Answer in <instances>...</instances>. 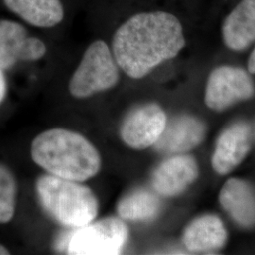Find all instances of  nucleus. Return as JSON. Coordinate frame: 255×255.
I'll return each instance as SVG.
<instances>
[{
    "instance_id": "nucleus-16",
    "label": "nucleus",
    "mask_w": 255,
    "mask_h": 255,
    "mask_svg": "<svg viewBox=\"0 0 255 255\" xmlns=\"http://www.w3.org/2000/svg\"><path fill=\"white\" fill-rule=\"evenodd\" d=\"M17 183L9 168L0 164V223H8L16 207Z\"/></svg>"
},
{
    "instance_id": "nucleus-21",
    "label": "nucleus",
    "mask_w": 255,
    "mask_h": 255,
    "mask_svg": "<svg viewBox=\"0 0 255 255\" xmlns=\"http://www.w3.org/2000/svg\"><path fill=\"white\" fill-rule=\"evenodd\" d=\"M248 69L250 73L255 74V47L253 53L250 56L249 63H248Z\"/></svg>"
},
{
    "instance_id": "nucleus-8",
    "label": "nucleus",
    "mask_w": 255,
    "mask_h": 255,
    "mask_svg": "<svg viewBox=\"0 0 255 255\" xmlns=\"http://www.w3.org/2000/svg\"><path fill=\"white\" fill-rule=\"evenodd\" d=\"M199 176L196 160L188 155H175L159 164L151 176L154 191L173 197L184 191Z\"/></svg>"
},
{
    "instance_id": "nucleus-1",
    "label": "nucleus",
    "mask_w": 255,
    "mask_h": 255,
    "mask_svg": "<svg viewBox=\"0 0 255 255\" xmlns=\"http://www.w3.org/2000/svg\"><path fill=\"white\" fill-rule=\"evenodd\" d=\"M185 46L182 24L164 11L142 12L128 19L113 37L112 52L129 78H144L171 60Z\"/></svg>"
},
{
    "instance_id": "nucleus-2",
    "label": "nucleus",
    "mask_w": 255,
    "mask_h": 255,
    "mask_svg": "<svg viewBox=\"0 0 255 255\" xmlns=\"http://www.w3.org/2000/svg\"><path fill=\"white\" fill-rule=\"evenodd\" d=\"M35 164L50 175L75 182H86L100 172L99 150L85 137L66 128L40 133L31 144Z\"/></svg>"
},
{
    "instance_id": "nucleus-20",
    "label": "nucleus",
    "mask_w": 255,
    "mask_h": 255,
    "mask_svg": "<svg viewBox=\"0 0 255 255\" xmlns=\"http://www.w3.org/2000/svg\"><path fill=\"white\" fill-rule=\"evenodd\" d=\"M7 93V82L4 76L3 69L0 68V103L4 101Z\"/></svg>"
},
{
    "instance_id": "nucleus-19",
    "label": "nucleus",
    "mask_w": 255,
    "mask_h": 255,
    "mask_svg": "<svg viewBox=\"0 0 255 255\" xmlns=\"http://www.w3.org/2000/svg\"><path fill=\"white\" fill-rule=\"evenodd\" d=\"M73 229L70 228V230L64 231L56 238L54 246L57 251H59V252H64V251L66 252L67 251V246H68Z\"/></svg>"
},
{
    "instance_id": "nucleus-5",
    "label": "nucleus",
    "mask_w": 255,
    "mask_h": 255,
    "mask_svg": "<svg viewBox=\"0 0 255 255\" xmlns=\"http://www.w3.org/2000/svg\"><path fill=\"white\" fill-rule=\"evenodd\" d=\"M128 237L123 219L108 217L73 229L67 246L68 255H119Z\"/></svg>"
},
{
    "instance_id": "nucleus-14",
    "label": "nucleus",
    "mask_w": 255,
    "mask_h": 255,
    "mask_svg": "<svg viewBox=\"0 0 255 255\" xmlns=\"http://www.w3.org/2000/svg\"><path fill=\"white\" fill-rule=\"evenodd\" d=\"M9 10L26 23L37 27H53L64 17L61 0H3Z\"/></svg>"
},
{
    "instance_id": "nucleus-17",
    "label": "nucleus",
    "mask_w": 255,
    "mask_h": 255,
    "mask_svg": "<svg viewBox=\"0 0 255 255\" xmlns=\"http://www.w3.org/2000/svg\"><path fill=\"white\" fill-rule=\"evenodd\" d=\"M28 38L27 29L23 25L7 19L0 20V44L17 61L22 60Z\"/></svg>"
},
{
    "instance_id": "nucleus-7",
    "label": "nucleus",
    "mask_w": 255,
    "mask_h": 255,
    "mask_svg": "<svg viewBox=\"0 0 255 255\" xmlns=\"http://www.w3.org/2000/svg\"><path fill=\"white\" fill-rule=\"evenodd\" d=\"M166 122L164 110L155 103H146L128 114L121 125L120 135L128 146L145 149L154 146L162 135Z\"/></svg>"
},
{
    "instance_id": "nucleus-18",
    "label": "nucleus",
    "mask_w": 255,
    "mask_h": 255,
    "mask_svg": "<svg viewBox=\"0 0 255 255\" xmlns=\"http://www.w3.org/2000/svg\"><path fill=\"white\" fill-rule=\"evenodd\" d=\"M16 63V58L0 44V68L3 70H8Z\"/></svg>"
},
{
    "instance_id": "nucleus-6",
    "label": "nucleus",
    "mask_w": 255,
    "mask_h": 255,
    "mask_svg": "<svg viewBox=\"0 0 255 255\" xmlns=\"http://www.w3.org/2000/svg\"><path fill=\"white\" fill-rule=\"evenodd\" d=\"M255 94L254 81L242 68L220 66L209 76L205 103L213 111L221 112L237 102L252 99Z\"/></svg>"
},
{
    "instance_id": "nucleus-10",
    "label": "nucleus",
    "mask_w": 255,
    "mask_h": 255,
    "mask_svg": "<svg viewBox=\"0 0 255 255\" xmlns=\"http://www.w3.org/2000/svg\"><path fill=\"white\" fill-rule=\"evenodd\" d=\"M206 133L204 124L194 117L181 116L166 122L162 135L155 143V148L167 154L189 151L199 146Z\"/></svg>"
},
{
    "instance_id": "nucleus-9",
    "label": "nucleus",
    "mask_w": 255,
    "mask_h": 255,
    "mask_svg": "<svg viewBox=\"0 0 255 255\" xmlns=\"http://www.w3.org/2000/svg\"><path fill=\"white\" fill-rule=\"evenodd\" d=\"M252 146V129L244 122L227 128L219 137L212 166L219 175L232 172L246 158Z\"/></svg>"
},
{
    "instance_id": "nucleus-22",
    "label": "nucleus",
    "mask_w": 255,
    "mask_h": 255,
    "mask_svg": "<svg viewBox=\"0 0 255 255\" xmlns=\"http://www.w3.org/2000/svg\"><path fill=\"white\" fill-rule=\"evenodd\" d=\"M9 255V250L3 245L0 244V255Z\"/></svg>"
},
{
    "instance_id": "nucleus-12",
    "label": "nucleus",
    "mask_w": 255,
    "mask_h": 255,
    "mask_svg": "<svg viewBox=\"0 0 255 255\" xmlns=\"http://www.w3.org/2000/svg\"><path fill=\"white\" fill-rule=\"evenodd\" d=\"M183 244L187 250L198 253L219 251L227 240L223 222L215 215H204L194 219L183 233Z\"/></svg>"
},
{
    "instance_id": "nucleus-4",
    "label": "nucleus",
    "mask_w": 255,
    "mask_h": 255,
    "mask_svg": "<svg viewBox=\"0 0 255 255\" xmlns=\"http://www.w3.org/2000/svg\"><path fill=\"white\" fill-rule=\"evenodd\" d=\"M119 66L109 46L102 40L92 43L69 82V92L76 99H86L114 88L119 82Z\"/></svg>"
},
{
    "instance_id": "nucleus-13",
    "label": "nucleus",
    "mask_w": 255,
    "mask_h": 255,
    "mask_svg": "<svg viewBox=\"0 0 255 255\" xmlns=\"http://www.w3.org/2000/svg\"><path fill=\"white\" fill-rule=\"evenodd\" d=\"M222 35L229 48L240 51L255 41V0H242L225 19Z\"/></svg>"
},
{
    "instance_id": "nucleus-11",
    "label": "nucleus",
    "mask_w": 255,
    "mask_h": 255,
    "mask_svg": "<svg viewBox=\"0 0 255 255\" xmlns=\"http://www.w3.org/2000/svg\"><path fill=\"white\" fill-rule=\"evenodd\" d=\"M219 202L239 226L255 227V189L252 184L236 178L230 179L220 190Z\"/></svg>"
},
{
    "instance_id": "nucleus-3",
    "label": "nucleus",
    "mask_w": 255,
    "mask_h": 255,
    "mask_svg": "<svg viewBox=\"0 0 255 255\" xmlns=\"http://www.w3.org/2000/svg\"><path fill=\"white\" fill-rule=\"evenodd\" d=\"M39 201L46 213L68 228H80L94 221L99 201L91 189L75 182L47 174L36 182Z\"/></svg>"
},
{
    "instance_id": "nucleus-15",
    "label": "nucleus",
    "mask_w": 255,
    "mask_h": 255,
    "mask_svg": "<svg viewBox=\"0 0 255 255\" xmlns=\"http://www.w3.org/2000/svg\"><path fill=\"white\" fill-rule=\"evenodd\" d=\"M160 209L161 201L154 192L143 188L128 193L117 207L120 219L134 222L154 219Z\"/></svg>"
}]
</instances>
